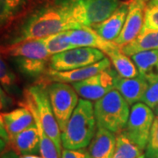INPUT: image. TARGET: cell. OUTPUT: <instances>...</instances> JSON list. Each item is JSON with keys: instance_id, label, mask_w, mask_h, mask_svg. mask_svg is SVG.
Masks as SVG:
<instances>
[{"instance_id": "cell-1", "label": "cell", "mask_w": 158, "mask_h": 158, "mask_svg": "<svg viewBox=\"0 0 158 158\" xmlns=\"http://www.w3.org/2000/svg\"><path fill=\"white\" fill-rule=\"evenodd\" d=\"M65 6L57 2L46 5L34 11L25 21L17 36L11 43L29 39H42L56 33L81 28Z\"/></svg>"}, {"instance_id": "cell-2", "label": "cell", "mask_w": 158, "mask_h": 158, "mask_svg": "<svg viewBox=\"0 0 158 158\" xmlns=\"http://www.w3.org/2000/svg\"><path fill=\"white\" fill-rule=\"evenodd\" d=\"M96 127L94 105L90 100L79 99L65 129L62 132V147L67 149L86 148L96 134Z\"/></svg>"}, {"instance_id": "cell-3", "label": "cell", "mask_w": 158, "mask_h": 158, "mask_svg": "<svg viewBox=\"0 0 158 158\" xmlns=\"http://www.w3.org/2000/svg\"><path fill=\"white\" fill-rule=\"evenodd\" d=\"M129 106L118 90L113 89L94 104L97 126L116 135L122 132L129 118Z\"/></svg>"}, {"instance_id": "cell-4", "label": "cell", "mask_w": 158, "mask_h": 158, "mask_svg": "<svg viewBox=\"0 0 158 158\" xmlns=\"http://www.w3.org/2000/svg\"><path fill=\"white\" fill-rule=\"evenodd\" d=\"M76 22L93 27L109 18L120 6L119 0H58Z\"/></svg>"}, {"instance_id": "cell-5", "label": "cell", "mask_w": 158, "mask_h": 158, "mask_svg": "<svg viewBox=\"0 0 158 158\" xmlns=\"http://www.w3.org/2000/svg\"><path fill=\"white\" fill-rule=\"evenodd\" d=\"M27 106L35 113L47 135L62 153V131L51 106L48 90L40 85L31 86L26 93Z\"/></svg>"}, {"instance_id": "cell-6", "label": "cell", "mask_w": 158, "mask_h": 158, "mask_svg": "<svg viewBox=\"0 0 158 158\" xmlns=\"http://www.w3.org/2000/svg\"><path fill=\"white\" fill-rule=\"evenodd\" d=\"M48 92L55 116L62 132L78 104V94L72 85L59 82L49 85Z\"/></svg>"}, {"instance_id": "cell-7", "label": "cell", "mask_w": 158, "mask_h": 158, "mask_svg": "<svg viewBox=\"0 0 158 158\" xmlns=\"http://www.w3.org/2000/svg\"><path fill=\"white\" fill-rule=\"evenodd\" d=\"M154 119L152 109L144 103L137 102L130 110L128 121L123 132L137 146L145 150Z\"/></svg>"}, {"instance_id": "cell-8", "label": "cell", "mask_w": 158, "mask_h": 158, "mask_svg": "<svg viewBox=\"0 0 158 158\" xmlns=\"http://www.w3.org/2000/svg\"><path fill=\"white\" fill-rule=\"evenodd\" d=\"M105 57V53L97 48H75L52 56L49 59V69L54 71L72 70L96 63Z\"/></svg>"}, {"instance_id": "cell-9", "label": "cell", "mask_w": 158, "mask_h": 158, "mask_svg": "<svg viewBox=\"0 0 158 158\" xmlns=\"http://www.w3.org/2000/svg\"><path fill=\"white\" fill-rule=\"evenodd\" d=\"M116 73L110 68L84 81L72 84L79 96L90 101H97L115 89Z\"/></svg>"}, {"instance_id": "cell-10", "label": "cell", "mask_w": 158, "mask_h": 158, "mask_svg": "<svg viewBox=\"0 0 158 158\" xmlns=\"http://www.w3.org/2000/svg\"><path fill=\"white\" fill-rule=\"evenodd\" d=\"M148 1V0H130L123 29L119 36L114 40L117 44L122 47L134 40L140 34L144 26Z\"/></svg>"}, {"instance_id": "cell-11", "label": "cell", "mask_w": 158, "mask_h": 158, "mask_svg": "<svg viewBox=\"0 0 158 158\" xmlns=\"http://www.w3.org/2000/svg\"><path fill=\"white\" fill-rule=\"evenodd\" d=\"M69 42L75 48H97L107 55L114 49L121 48V46L115 41L104 39L90 27H82L81 28L68 31Z\"/></svg>"}, {"instance_id": "cell-12", "label": "cell", "mask_w": 158, "mask_h": 158, "mask_svg": "<svg viewBox=\"0 0 158 158\" xmlns=\"http://www.w3.org/2000/svg\"><path fill=\"white\" fill-rule=\"evenodd\" d=\"M1 54L5 57H24L44 61H48L51 57L46 48L43 39L24 40L2 46Z\"/></svg>"}, {"instance_id": "cell-13", "label": "cell", "mask_w": 158, "mask_h": 158, "mask_svg": "<svg viewBox=\"0 0 158 158\" xmlns=\"http://www.w3.org/2000/svg\"><path fill=\"white\" fill-rule=\"evenodd\" d=\"M110 66L111 61L109 60V58L105 57L99 62L83 68L76 69L68 71H54L49 69L47 74L48 76H49L52 81L66 84H74L84 81L105 69H107L108 68H110Z\"/></svg>"}, {"instance_id": "cell-14", "label": "cell", "mask_w": 158, "mask_h": 158, "mask_svg": "<svg viewBox=\"0 0 158 158\" xmlns=\"http://www.w3.org/2000/svg\"><path fill=\"white\" fill-rule=\"evenodd\" d=\"M34 123V115L27 106L1 113V127L5 129L9 140Z\"/></svg>"}, {"instance_id": "cell-15", "label": "cell", "mask_w": 158, "mask_h": 158, "mask_svg": "<svg viewBox=\"0 0 158 158\" xmlns=\"http://www.w3.org/2000/svg\"><path fill=\"white\" fill-rule=\"evenodd\" d=\"M129 2L121 3L113 14L104 21L93 26L92 28L104 39L114 41L119 36L128 11Z\"/></svg>"}, {"instance_id": "cell-16", "label": "cell", "mask_w": 158, "mask_h": 158, "mask_svg": "<svg viewBox=\"0 0 158 158\" xmlns=\"http://www.w3.org/2000/svg\"><path fill=\"white\" fill-rule=\"evenodd\" d=\"M8 145L19 156L40 152V135L36 124L13 136L8 141Z\"/></svg>"}, {"instance_id": "cell-17", "label": "cell", "mask_w": 158, "mask_h": 158, "mask_svg": "<svg viewBox=\"0 0 158 158\" xmlns=\"http://www.w3.org/2000/svg\"><path fill=\"white\" fill-rule=\"evenodd\" d=\"M148 86V82L140 76L133 78L120 77L118 73L115 77V89L123 96L129 105L141 102Z\"/></svg>"}, {"instance_id": "cell-18", "label": "cell", "mask_w": 158, "mask_h": 158, "mask_svg": "<svg viewBox=\"0 0 158 158\" xmlns=\"http://www.w3.org/2000/svg\"><path fill=\"white\" fill-rule=\"evenodd\" d=\"M116 145V134L101 127L97 131L89 145L90 158H113Z\"/></svg>"}, {"instance_id": "cell-19", "label": "cell", "mask_w": 158, "mask_h": 158, "mask_svg": "<svg viewBox=\"0 0 158 158\" xmlns=\"http://www.w3.org/2000/svg\"><path fill=\"white\" fill-rule=\"evenodd\" d=\"M131 57L140 77L148 83L158 79V49L140 52Z\"/></svg>"}, {"instance_id": "cell-20", "label": "cell", "mask_w": 158, "mask_h": 158, "mask_svg": "<svg viewBox=\"0 0 158 158\" xmlns=\"http://www.w3.org/2000/svg\"><path fill=\"white\" fill-rule=\"evenodd\" d=\"M158 49V30L142 28L140 34L129 43L122 46V51L128 56L143 51Z\"/></svg>"}, {"instance_id": "cell-21", "label": "cell", "mask_w": 158, "mask_h": 158, "mask_svg": "<svg viewBox=\"0 0 158 158\" xmlns=\"http://www.w3.org/2000/svg\"><path fill=\"white\" fill-rule=\"evenodd\" d=\"M30 0H0V17L2 27L10 25L29 10Z\"/></svg>"}, {"instance_id": "cell-22", "label": "cell", "mask_w": 158, "mask_h": 158, "mask_svg": "<svg viewBox=\"0 0 158 158\" xmlns=\"http://www.w3.org/2000/svg\"><path fill=\"white\" fill-rule=\"evenodd\" d=\"M106 56L109 57L113 67L120 77L126 78H133L139 76V72L135 62L130 59L128 56L123 53L122 47L121 48L109 52Z\"/></svg>"}, {"instance_id": "cell-23", "label": "cell", "mask_w": 158, "mask_h": 158, "mask_svg": "<svg viewBox=\"0 0 158 158\" xmlns=\"http://www.w3.org/2000/svg\"><path fill=\"white\" fill-rule=\"evenodd\" d=\"M143 150L132 141L124 132L116 135V145L113 158H138Z\"/></svg>"}, {"instance_id": "cell-24", "label": "cell", "mask_w": 158, "mask_h": 158, "mask_svg": "<svg viewBox=\"0 0 158 158\" xmlns=\"http://www.w3.org/2000/svg\"><path fill=\"white\" fill-rule=\"evenodd\" d=\"M42 39L46 48L51 56L59 53H62L64 51L75 48V47L69 40L68 31L56 33Z\"/></svg>"}, {"instance_id": "cell-25", "label": "cell", "mask_w": 158, "mask_h": 158, "mask_svg": "<svg viewBox=\"0 0 158 158\" xmlns=\"http://www.w3.org/2000/svg\"><path fill=\"white\" fill-rule=\"evenodd\" d=\"M15 60L19 70L23 73L36 77L45 72L47 61L24 57H17Z\"/></svg>"}, {"instance_id": "cell-26", "label": "cell", "mask_w": 158, "mask_h": 158, "mask_svg": "<svg viewBox=\"0 0 158 158\" xmlns=\"http://www.w3.org/2000/svg\"><path fill=\"white\" fill-rule=\"evenodd\" d=\"M143 28L158 30V1L148 0L145 11Z\"/></svg>"}, {"instance_id": "cell-27", "label": "cell", "mask_w": 158, "mask_h": 158, "mask_svg": "<svg viewBox=\"0 0 158 158\" xmlns=\"http://www.w3.org/2000/svg\"><path fill=\"white\" fill-rule=\"evenodd\" d=\"M145 156L147 158H158V116L155 118L153 122Z\"/></svg>"}, {"instance_id": "cell-28", "label": "cell", "mask_w": 158, "mask_h": 158, "mask_svg": "<svg viewBox=\"0 0 158 158\" xmlns=\"http://www.w3.org/2000/svg\"><path fill=\"white\" fill-rule=\"evenodd\" d=\"M141 102L154 109L158 105V79L148 83L147 90L141 98Z\"/></svg>"}, {"instance_id": "cell-29", "label": "cell", "mask_w": 158, "mask_h": 158, "mask_svg": "<svg viewBox=\"0 0 158 158\" xmlns=\"http://www.w3.org/2000/svg\"><path fill=\"white\" fill-rule=\"evenodd\" d=\"M0 77L1 84L5 87H11L16 83V76L8 68L6 62L3 59H1L0 62Z\"/></svg>"}, {"instance_id": "cell-30", "label": "cell", "mask_w": 158, "mask_h": 158, "mask_svg": "<svg viewBox=\"0 0 158 158\" xmlns=\"http://www.w3.org/2000/svg\"><path fill=\"white\" fill-rule=\"evenodd\" d=\"M61 158H90L89 151L85 148L79 149H67L62 150Z\"/></svg>"}, {"instance_id": "cell-31", "label": "cell", "mask_w": 158, "mask_h": 158, "mask_svg": "<svg viewBox=\"0 0 158 158\" xmlns=\"http://www.w3.org/2000/svg\"><path fill=\"white\" fill-rule=\"evenodd\" d=\"M56 0H30V7L38 5H51Z\"/></svg>"}, {"instance_id": "cell-32", "label": "cell", "mask_w": 158, "mask_h": 158, "mask_svg": "<svg viewBox=\"0 0 158 158\" xmlns=\"http://www.w3.org/2000/svg\"><path fill=\"white\" fill-rule=\"evenodd\" d=\"M19 158H44L42 156H36L34 154H30V155H23L19 156Z\"/></svg>"}, {"instance_id": "cell-33", "label": "cell", "mask_w": 158, "mask_h": 158, "mask_svg": "<svg viewBox=\"0 0 158 158\" xmlns=\"http://www.w3.org/2000/svg\"><path fill=\"white\" fill-rule=\"evenodd\" d=\"M154 111H155V113H156V114L158 116V105L156 106V107L154 108Z\"/></svg>"}, {"instance_id": "cell-34", "label": "cell", "mask_w": 158, "mask_h": 158, "mask_svg": "<svg viewBox=\"0 0 158 158\" xmlns=\"http://www.w3.org/2000/svg\"><path fill=\"white\" fill-rule=\"evenodd\" d=\"M138 158H147V157H146L145 154H142V155H141V156H139Z\"/></svg>"}, {"instance_id": "cell-35", "label": "cell", "mask_w": 158, "mask_h": 158, "mask_svg": "<svg viewBox=\"0 0 158 158\" xmlns=\"http://www.w3.org/2000/svg\"><path fill=\"white\" fill-rule=\"evenodd\" d=\"M3 158H14V157H12V156H4Z\"/></svg>"}, {"instance_id": "cell-36", "label": "cell", "mask_w": 158, "mask_h": 158, "mask_svg": "<svg viewBox=\"0 0 158 158\" xmlns=\"http://www.w3.org/2000/svg\"><path fill=\"white\" fill-rule=\"evenodd\" d=\"M156 1H158V0H156Z\"/></svg>"}]
</instances>
